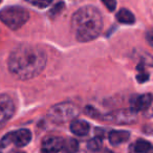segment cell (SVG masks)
Returning a JSON list of instances; mask_svg holds the SVG:
<instances>
[{"label": "cell", "mask_w": 153, "mask_h": 153, "mask_svg": "<svg viewBox=\"0 0 153 153\" xmlns=\"http://www.w3.org/2000/svg\"><path fill=\"white\" fill-rule=\"evenodd\" d=\"M46 53L39 46L22 44L11 53L7 61L9 70L20 80H30L41 74L46 65Z\"/></svg>", "instance_id": "cell-1"}, {"label": "cell", "mask_w": 153, "mask_h": 153, "mask_svg": "<svg viewBox=\"0 0 153 153\" xmlns=\"http://www.w3.org/2000/svg\"><path fill=\"white\" fill-rule=\"evenodd\" d=\"M70 24L76 40L88 42L100 35L103 25L102 15L96 7H84L72 15Z\"/></svg>", "instance_id": "cell-2"}, {"label": "cell", "mask_w": 153, "mask_h": 153, "mask_svg": "<svg viewBox=\"0 0 153 153\" xmlns=\"http://www.w3.org/2000/svg\"><path fill=\"white\" fill-rule=\"evenodd\" d=\"M79 112V107L76 104L71 102H62L51 106L47 112V117L53 123L62 124L74 120Z\"/></svg>", "instance_id": "cell-3"}, {"label": "cell", "mask_w": 153, "mask_h": 153, "mask_svg": "<svg viewBox=\"0 0 153 153\" xmlns=\"http://www.w3.org/2000/svg\"><path fill=\"white\" fill-rule=\"evenodd\" d=\"M30 14L20 7H9L0 11V20L11 30H18L27 22Z\"/></svg>", "instance_id": "cell-4"}, {"label": "cell", "mask_w": 153, "mask_h": 153, "mask_svg": "<svg viewBox=\"0 0 153 153\" xmlns=\"http://www.w3.org/2000/svg\"><path fill=\"white\" fill-rule=\"evenodd\" d=\"M103 120L110 123L120 124V125H127L136 121V112L132 111L131 109H122V110L113 111L104 115Z\"/></svg>", "instance_id": "cell-5"}, {"label": "cell", "mask_w": 153, "mask_h": 153, "mask_svg": "<svg viewBox=\"0 0 153 153\" xmlns=\"http://www.w3.org/2000/svg\"><path fill=\"white\" fill-rule=\"evenodd\" d=\"M15 113V104L11 97L0 94V125L7 122Z\"/></svg>", "instance_id": "cell-6"}, {"label": "cell", "mask_w": 153, "mask_h": 153, "mask_svg": "<svg viewBox=\"0 0 153 153\" xmlns=\"http://www.w3.org/2000/svg\"><path fill=\"white\" fill-rule=\"evenodd\" d=\"M64 140L59 136H48L41 144V153H59L62 150Z\"/></svg>", "instance_id": "cell-7"}, {"label": "cell", "mask_w": 153, "mask_h": 153, "mask_svg": "<svg viewBox=\"0 0 153 153\" xmlns=\"http://www.w3.org/2000/svg\"><path fill=\"white\" fill-rule=\"evenodd\" d=\"M153 97L151 94H145L142 96H134L131 99L130 109L134 112L137 111H146L152 105Z\"/></svg>", "instance_id": "cell-8"}, {"label": "cell", "mask_w": 153, "mask_h": 153, "mask_svg": "<svg viewBox=\"0 0 153 153\" xmlns=\"http://www.w3.org/2000/svg\"><path fill=\"white\" fill-rule=\"evenodd\" d=\"M12 133H13V144L20 148L28 145L32 140V132L28 129H19L17 131H12Z\"/></svg>", "instance_id": "cell-9"}, {"label": "cell", "mask_w": 153, "mask_h": 153, "mask_svg": "<svg viewBox=\"0 0 153 153\" xmlns=\"http://www.w3.org/2000/svg\"><path fill=\"white\" fill-rule=\"evenodd\" d=\"M130 137V132L126 130H112L109 132L108 140L112 146H119L126 143Z\"/></svg>", "instance_id": "cell-10"}, {"label": "cell", "mask_w": 153, "mask_h": 153, "mask_svg": "<svg viewBox=\"0 0 153 153\" xmlns=\"http://www.w3.org/2000/svg\"><path fill=\"white\" fill-rule=\"evenodd\" d=\"M90 125L83 120H74L70 124V131L76 136H85L88 134Z\"/></svg>", "instance_id": "cell-11"}, {"label": "cell", "mask_w": 153, "mask_h": 153, "mask_svg": "<svg viewBox=\"0 0 153 153\" xmlns=\"http://www.w3.org/2000/svg\"><path fill=\"white\" fill-rule=\"evenodd\" d=\"M117 19L119 22L124 24H133L135 22L134 15L127 9H121L117 14Z\"/></svg>", "instance_id": "cell-12"}, {"label": "cell", "mask_w": 153, "mask_h": 153, "mask_svg": "<svg viewBox=\"0 0 153 153\" xmlns=\"http://www.w3.org/2000/svg\"><path fill=\"white\" fill-rule=\"evenodd\" d=\"M131 148L133 149L134 153H149L152 150V145L148 140H138L132 145Z\"/></svg>", "instance_id": "cell-13"}, {"label": "cell", "mask_w": 153, "mask_h": 153, "mask_svg": "<svg viewBox=\"0 0 153 153\" xmlns=\"http://www.w3.org/2000/svg\"><path fill=\"white\" fill-rule=\"evenodd\" d=\"M79 150V143L74 138H70L67 142H64L62 151L63 153H78Z\"/></svg>", "instance_id": "cell-14"}, {"label": "cell", "mask_w": 153, "mask_h": 153, "mask_svg": "<svg viewBox=\"0 0 153 153\" xmlns=\"http://www.w3.org/2000/svg\"><path fill=\"white\" fill-rule=\"evenodd\" d=\"M87 148L92 152H98L101 148H102V140L99 137H94L91 140H88L87 143Z\"/></svg>", "instance_id": "cell-15"}, {"label": "cell", "mask_w": 153, "mask_h": 153, "mask_svg": "<svg viewBox=\"0 0 153 153\" xmlns=\"http://www.w3.org/2000/svg\"><path fill=\"white\" fill-rule=\"evenodd\" d=\"M25 1L39 9H45V7H49L53 2V0H25Z\"/></svg>", "instance_id": "cell-16"}, {"label": "cell", "mask_w": 153, "mask_h": 153, "mask_svg": "<svg viewBox=\"0 0 153 153\" xmlns=\"http://www.w3.org/2000/svg\"><path fill=\"white\" fill-rule=\"evenodd\" d=\"M64 7H65V4H64V2H58L57 4L55 5V7H53V9L49 11L48 15L51 16V18L56 17V16H58L59 14L62 13V11L64 10Z\"/></svg>", "instance_id": "cell-17"}, {"label": "cell", "mask_w": 153, "mask_h": 153, "mask_svg": "<svg viewBox=\"0 0 153 153\" xmlns=\"http://www.w3.org/2000/svg\"><path fill=\"white\" fill-rule=\"evenodd\" d=\"M11 144H13V133L9 132L0 140V148H7Z\"/></svg>", "instance_id": "cell-18"}, {"label": "cell", "mask_w": 153, "mask_h": 153, "mask_svg": "<svg viewBox=\"0 0 153 153\" xmlns=\"http://www.w3.org/2000/svg\"><path fill=\"white\" fill-rule=\"evenodd\" d=\"M84 113L85 114H87L88 117H100V113H99V111L97 110L96 108H94L92 106H86L85 108H84Z\"/></svg>", "instance_id": "cell-19"}, {"label": "cell", "mask_w": 153, "mask_h": 153, "mask_svg": "<svg viewBox=\"0 0 153 153\" xmlns=\"http://www.w3.org/2000/svg\"><path fill=\"white\" fill-rule=\"evenodd\" d=\"M102 2L110 12L114 11L115 7H117V0H102Z\"/></svg>", "instance_id": "cell-20"}, {"label": "cell", "mask_w": 153, "mask_h": 153, "mask_svg": "<svg viewBox=\"0 0 153 153\" xmlns=\"http://www.w3.org/2000/svg\"><path fill=\"white\" fill-rule=\"evenodd\" d=\"M149 80V74L146 71H142L136 76V81L140 83H145L146 81Z\"/></svg>", "instance_id": "cell-21"}, {"label": "cell", "mask_w": 153, "mask_h": 153, "mask_svg": "<svg viewBox=\"0 0 153 153\" xmlns=\"http://www.w3.org/2000/svg\"><path fill=\"white\" fill-rule=\"evenodd\" d=\"M146 39H147V41H148L149 45H150L151 47H153V28L149 30L148 32L146 33Z\"/></svg>", "instance_id": "cell-22"}, {"label": "cell", "mask_w": 153, "mask_h": 153, "mask_svg": "<svg viewBox=\"0 0 153 153\" xmlns=\"http://www.w3.org/2000/svg\"><path fill=\"white\" fill-rule=\"evenodd\" d=\"M19 153H24V152H19Z\"/></svg>", "instance_id": "cell-23"}, {"label": "cell", "mask_w": 153, "mask_h": 153, "mask_svg": "<svg viewBox=\"0 0 153 153\" xmlns=\"http://www.w3.org/2000/svg\"><path fill=\"white\" fill-rule=\"evenodd\" d=\"M1 1H2V0H0V2H1Z\"/></svg>", "instance_id": "cell-24"}]
</instances>
